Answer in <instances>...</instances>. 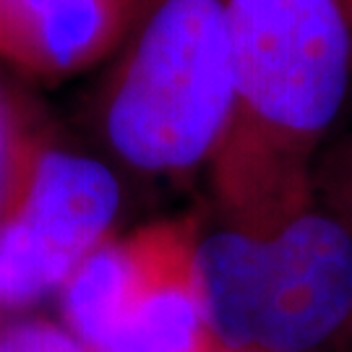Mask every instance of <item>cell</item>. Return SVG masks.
<instances>
[{"label":"cell","instance_id":"obj_3","mask_svg":"<svg viewBox=\"0 0 352 352\" xmlns=\"http://www.w3.org/2000/svg\"><path fill=\"white\" fill-rule=\"evenodd\" d=\"M238 107L282 177L302 183V157L340 115L352 76L347 0H225Z\"/></svg>","mask_w":352,"mask_h":352},{"label":"cell","instance_id":"obj_5","mask_svg":"<svg viewBox=\"0 0 352 352\" xmlns=\"http://www.w3.org/2000/svg\"><path fill=\"white\" fill-rule=\"evenodd\" d=\"M120 204L97 160L45 151L0 212V308H24L60 287L102 245Z\"/></svg>","mask_w":352,"mask_h":352},{"label":"cell","instance_id":"obj_1","mask_svg":"<svg viewBox=\"0 0 352 352\" xmlns=\"http://www.w3.org/2000/svg\"><path fill=\"white\" fill-rule=\"evenodd\" d=\"M193 277L227 352H311L352 324V232L308 206L266 230L212 232Z\"/></svg>","mask_w":352,"mask_h":352},{"label":"cell","instance_id":"obj_10","mask_svg":"<svg viewBox=\"0 0 352 352\" xmlns=\"http://www.w3.org/2000/svg\"><path fill=\"white\" fill-rule=\"evenodd\" d=\"M222 352H227V350H222Z\"/></svg>","mask_w":352,"mask_h":352},{"label":"cell","instance_id":"obj_8","mask_svg":"<svg viewBox=\"0 0 352 352\" xmlns=\"http://www.w3.org/2000/svg\"><path fill=\"white\" fill-rule=\"evenodd\" d=\"M13 154H11V133H8V120H6V113H3V104H0V212L3 206L8 204L13 188Z\"/></svg>","mask_w":352,"mask_h":352},{"label":"cell","instance_id":"obj_4","mask_svg":"<svg viewBox=\"0 0 352 352\" xmlns=\"http://www.w3.org/2000/svg\"><path fill=\"white\" fill-rule=\"evenodd\" d=\"M193 248L175 225L102 243L63 285L68 331L87 352H214Z\"/></svg>","mask_w":352,"mask_h":352},{"label":"cell","instance_id":"obj_6","mask_svg":"<svg viewBox=\"0 0 352 352\" xmlns=\"http://www.w3.org/2000/svg\"><path fill=\"white\" fill-rule=\"evenodd\" d=\"M139 0H0V47L37 71H76L123 32Z\"/></svg>","mask_w":352,"mask_h":352},{"label":"cell","instance_id":"obj_2","mask_svg":"<svg viewBox=\"0 0 352 352\" xmlns=\"http://www.w3.org/2000/svg\"><path fill=\"white\" fill-rule=\"evenodd\" d=\"M238 104L225 0H164L107 107L113 149L141 170L199 164Z\"/></svg>","mask_w":352,"mask_h":352},{"label":"cell","instance_id":"obj_9","mask_svg":"<svg viewBox=\"0 0 352 352\" xmlns=\"http://www.w3.org/2000/svg\"><path fill=\"white\" fill-rule=\"evenodd\" d=\"M347 6H350V11H352V0H347Z\"/></svg>","mask_w":352,"mask_h":352},{"label":"cell","instance_id":"obj_7","mask_svg":"<svg viewBox=\"0 0 352 352\" xmlns=\"http://www.w3.org/2000/svg\"><path fill=\"white\" fill-rule=\"evenodd\" d=\"M0 352H87V347L71 331L34 318L0 327Z\"/></svg>","mask_w":352,"mask_h":352}]
</instances>
